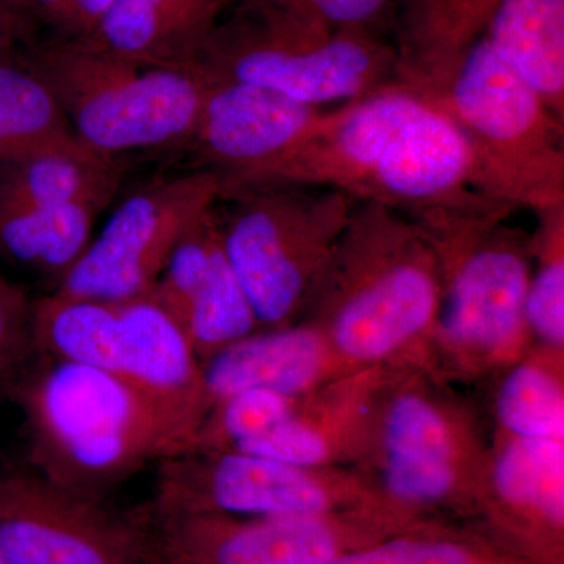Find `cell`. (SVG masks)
I'll return each instance as SVG.
<instances>
[{"label":"cell","mask_w":564,"mask_h":564,"mask_svg":"<svg viewBox=\"0 0 564 564\" xmlns=\"http://www.w3.org/2000/svg\"><path fill=\"white\" fill-rule=\"evenodd\" d=\"M111 3H113V0H76L84 39L90 35L104 13L110 9Z\"/></svg>","instance_id":"1f68e13d"},{"label":"cell","mask_w":564,"mask_h":564,"mask_svg":"<svg viewBox=\"0 0 564 564\" xmlns=\"http://www.w3.org/2000/svg\"><path fill=\"white\" fill-rule=\"evenodd\" d=\"M384 484L406 502H432L451 491L455 484L452 463L386 458Z\"/></svg>","instance_id":"83f0119b"},{"label":"cell","mask_w":564,"mask_h":564,"mask_svg":"<svg viewBox=\"0 0 564 564\" xmlns=\"http://www.w3.org/2000/svg\"><path fill=\"white\" fill-rule=\"evenodd\" d=\"M333 109L236 82H206L198 144L223 187L251 184L292 154L328 120Z\"/></svg>","instance_id":"8fae6325"},{"label":"cell","mask_w":564,"mask_h":564,"mask_svg":"<svg viewBox=\"0 0 564 564\" xmlns=\"http://www.w3.org/2000/svg\"><path fill=\"white\" fill-rule=\"evenodd\" d=\"M322 361V337L313 328L243 337L202 364L207 403L256 389L293 399L314 383Z\"/></svg>","instance_id":"9a60e30c"},{"label":"cell","mask_w":564,"mask_h":564,"mask_svg":"<svg viewBox=\"0 0 564 564\" xmlns=\"http://www.w3.org/2000/svg\"><path fill=\"white\" fill-rule=\"evenodd\" d=\"M337 31L377 32L391 36L397 0H263Z\"/></svg>","instance_id":"4316f807"},{"label":"cell","mask_w":564,"mask_h":564,"mask_svg":"<svg viewBox=\"0 0 564 564\" xmlns=\"http://www.w3.org/2000/svg\"><path fill=\"white\" fill-rule=\"evenodd\" d=\"M252 184L333 188L406 215L485 196L455 122L395 82L333 109L313 137Z\"/></svg>","instance_id":"6da1fadb"},{"label":"cell","mask_w":564,"mask_h":564,"mask_svg":"<svg viewBox=\"0 0 564 564\" xmlns=\"http://www.w3.org/2000/svg\"><path fill=\"white\" fill-rule=\"evenodd\" d=\"M500 0H397L395 84L417 90L444 76L480 39Z\"/></svg>","instance_id":"5bb4252c"},{"label":"cell","mask_w":564,"mask_h":564,"mask_svg":"<svg viewBox=\"0 0 564 564\" xmlns=\"http://www.w3.org/2000/svg\"><path fill=\"white\" fill-rule=\"evenodd\" d=\"M40 36L76 40L84 39L76 0H20Z\"/></svg>","instance_id":"f546056e"},{"label":"cell","mask_w":564,"mask_h":564,"mask_svg":"<svg viewBox=\"0 0 564 564\" xmlns=\"http://www.w3.org/2000/svg\"><path fill=\"white\" fill-rule=\"evenodd\" d=\"M82 150L39 74L20 55L0 61V177L36 155Z\"/></svg>","instance_id":"ac0fdd59"},{"label":"cell","mask_w":564,"mask_h":564,"mask_svg":"<svg viewBox=\"0 0 564 564\" xmlns=\"http://www.w3.org/2000/svg\"><path fill=\"white\" fill-rule=\"evenodd\" d=\"M388 456L414 462L452 463V437L436 408L415 395L392 403L386 417Z\"/></svg>","instance_id":"cb8c5ba5"},{"label":"cell","mask_w":564,"mask_h":564,"mask_svg":"<svg viewBox=\"0 0 564 564\" xmlns=\"http://www.w3.org/2000/svg\"><path fill=\"white\" fill-rule=\"evenodd\" d=\"M425 232L403 212L358 202L334 252L347 281L332 314V336L345 356L373 361L436 321L441 282Z\"/></svg>","instance_id":"8992f818"},{"label":"cell","mask_w":564,"mask_h":564,"mask_svg":"<svg viewBox=\"0 0 564 564\" xmlns=\"http://www.w3.org/2000/svg\"><path fill=\"white\" fill-rule=\"evenodd\" d=\"M413 91L463 133L486 198L533 212L564 204V122L481 36Z\"/></svg>","instance_id":"277c9868"},{"label":"cell","mask_w":564,"mask_h":564,"mask_svg":"<svg viewBox=\"0 0 564 564\" xmlns=\"http://www.w3.org/2000/svg\"><path fill=\"white\" fill-rule=\"evenodd\" d=\"M0 564H7L6 560L2 558V555H0Z\"/></svg>","instance_id":"d6a6232c"},{"label":"cell","mask_w":564,"mask_h":564,"mask_svg":"<svg viewBox=\"0 0 564 564\" xmlns=\"http://www.w3.org/2000/svg\"><path fill=\"white\" fill-rule=\"evenodd\" d=\"M9 395L24 415L31 469L68 491L104 499L148 463L184 454L158 410L106 370L52 359L24 370Z\"/></svg>","instance_id":"7a4b0ae2"},{"label":"cell","mask_w":564,"mask_h":564,"mask_svg":"<svg viewBox=\"0 0 564 564\" xmlns=\"http://www.w3.org/2000/svg\"><path fill=\"white\" fill-rule=\"evenodd\" d=\"M176 323L198 361L250 336L258 323L221 242Z\"/></svg>","instance_id":"ffe728a7"},{"label":"cell","mask_w":564,"mask_h":564,"mask_svg":"<svg viewBox=\"0 0 564 564\" xmlns=\"http://www.w3.org/2000/svg\"><path fill=\"white\" fill-rule=\"evenodd\" d=\"M121 176L117 161L88 150L46 152L0 177V210L90 206L101 212Z\"/></svg>","instance_id":"e0dca14e"},{"label":"cell","mask_w":564,"mask_h":564,"mask_svg":"<svg viewBox=\"0 0 564 564\" xmlns=\"http://www.w3.org/2000/svg\"><path fill=\"white\" fill-rule=\"evenodd\" d=\"M494 485L507 502L563 522V440L516 437L497 458Z\"/></svg>","instance_id":"44dd1931"},{"label":"cell","mask_w":564,"mask_h":564,"mask_svg":"<svg viewBox=\"0 0 564 564\" xmlns=\"http://www.w3.org/2000/svg\"><path fill=\"white\" fill-rule=\"evenodd\" d=\"M20 57L50 88L77 140L101 158L195 137L206 93L196 69L147 65L54 36L33 40Z\"/></svg>","instance_id":"3957f363"},{"label":"cell","mask_w":564,"mask_h":564,"mask_svg":"<svg viewBox=\"0 0 564 564\" xmlns=\"http://www.w3.org/2000/svg\"><path fill=\"white\" fill-rule=\"evenodd\" d=\"M32 351V302L24 289L0 276V395L24 373Z\"/></svg>","instance_id":"484cf974"},{"label":"cell","mask_w":564,"mask_h":564,"mask_svg":"<svg viewBox=\"0 0 564 564\" xmlns=\"http://www.w3.org/2000/svg\"><path fill=\"white\" fill-rule=\"evenodd\" d=\"M90 206L0 210V256L61 280L91 242Z\"/></svg>","instance_id":"d6986e66"},{"label":"cell","mask_w":564,"mask_h":564,"mask_svg":"<svg viewBox=\"0 0 564 564\" xmlns=\"http://www.w3.org/2000/svg\"><path fill=\"white\" fill-rule=\"evenodd\" d=\"M519 210L496 199L415 212L410 217L433 239L458 251L441 289L436 321L448 343L496 350L524 325L530 270L518 232L505 226Z\"/></svg>","instance_id":"ba28073f"},{"label":"cell","mask_w":564,"mask_h":564,"mask_svg":"<svg viewBox=\"0 0 564 564\" xmlns=\"http://www.w3.org/2000/svg\"><path fill=\"white\" fill-rule=\"evenodd\" d=\"M534 214L547 254L534 276H530L524 302V323L545 343L562 345L564 340V204Z\"/></svg>","instance_id":"603a6c76"},{"label":"cell","mask_w":564,"mask_h":564,"mask_svg":"<svg viewBox=\"0 0 564 564\" xmlns=\"http://www.w3.org/2000/svg\"><path fill=\"white\" fill-rule=\"evenodd\" d=\"M481 39L564 122V0H500Z\"/></svg>","instance_id":"2e32d148"},{"label":"cell","mask_w":564,"mask_h":564,"mask_svg":"<svg viewBox=\"0 0 564 564\" xmlns=\"http://www.w3.org/2000/svg\"><path fill=\"white\" fill-rule=\"evenodd\" d=\"M395 66L389 35L337 31L263 0H239L195 69L206 82L252 85L326 107L392 84Z\"/></svg>","instance_id":"5b68a950"},{"label":"cell","mask_w":564,"mask_h":564,"mask_svg":"<svg viewBox=\"0 0 564 564\" xmlns=\"http://www.w3.org/2000/svg\"><path fill=\"white\" fill-rule=\"evenodd\" d=\"M39 36L20 0H0V61L18 57Z\"/></svg>","instance_id":"4dcf8cb0"},{"label":"cell","mask_w":564,"mask_h":564,"mask_svg":"<svg viewBox=\"0 0 564 564\" xmlns=\"http://www.w3.org/2000/svg\"><path fill=\"white\" fill-rule=\"evenodd\" d=\"M229 451L261 456L300 469L317 466L328 456V445L322 434L299 421L293 413L263 432L240 441Z\"/></svg>","instance_id":"d4e9b609"},{"label":"cell","mask_w":564,"mask_h":564,"mask_svg":"<svg viewBox=\"0 0 564 564\" xmlns=\"http://www.w3.org/2000/svg\"><path fill=\"white\" fill-rule=\"evenodd\" d=\"M497 415L516 437L563 440V392L540 367L525 364L505 378L497 395Z\"/></svg>","instance_id":"7402d4cb"},{"label":"cell","mask_w":564,"mask_h":564,"mask_svg":"<svg viewBox=\"0 0 564 564\" xmlns=\"http://www.w3.org/2000/svg\"><path fill=\"white\" fill-rule=\"evenodd\" d=\"M239 0H113L87 41L147 65L195 69Z\"/></svg>","instance_id":"4fadbf2b"},{"label":"cell","mask_w":564,"mask_h":564,"mask_svg":"<svg viewBox=\"0 0 564 564\" xmlns=\"http://www.w3.org/2000/svg\"><path fill=\"white\" fill-rule=\"evenodd\" d=\"M0 555L7 564H159L147 514H118L32 469L0 470Z\"/></svg>","instance_id":"30bf717a"},{"label":"cell","mask_w":564,"mask_h":564,"mask_svg":"<svg viewBox=\"0 0 564 564\" xmlns=\"http://www.w3.org/2000/svg\"><path fill=\"white\" fill-rule=\"evenodd\" d=\"M332 564H477L473 556L456 545L421 543V541H395L340 556Z\"/></svg>","instance_id":"f1b7e54d"},{"label":"cell","mask_w":564,"mask_h":564,"mask_svg":"<svg viewBox=\"0 0 564 564\" xmlns=\"http://www.w3.org/2000/svg\"><path fill=\"white\" fill-rule=\"evenodd\" d=\"M221 243L258 323L281 325L329 262L358 202L333 188L252 184L223 192Z\"/></svg>","instance_id":"52a82bcc"},{"label":"cell","mask_w":564,"mask_h":564,"mask_svg":"<svg viewBox=\"0 0 564 564\" xmlns=\"http://www.w3.org/2000/svg\"><path fill=\"white\" fill-rule=\"evenodd\" d=\"M121 329L113 373L137 389L192 451L204 422L202 364L176 321L152 299L117 303Z\"/></svg>","instance_id":"7c38bea8"},{"label":"cell","mask_w":564,"mask_h":564,"mask_svg":"<svg viewBox=\"0 0 564 564\" xmlns=\"http://www.w3.org/2000/svg\"><path fill=\"white\" fill-rule=\"evenodd\" d=\"M223 192L220 174L202 170L132 193L54 292L106 303L150 295L174 247L218 206Z\"/></svg>","instance_id":"9c48e42d"}]
</instances>
